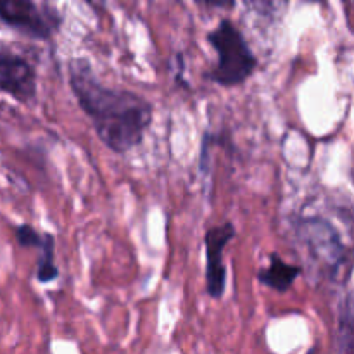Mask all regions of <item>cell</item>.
Here are the masks:
<instances>
[{"instance_id":"obj_11","label":"cell","mask_w":354,"mask_h":354,"mask_svg":"<svg viewBox=\"0 0 354 354\" xmlns=\"http://www.w3.org/2000/svg\"><path fill=\"white\" fill-rule=\"evenodd\" d=\"M44 235L45 234H40V232H37L30 225H19L16 228V241L21 248L37 249L41 244V241H44Z\"/></svg>"},{"instance_id":"obj_13","label":"cell","mask_w":354,"mask_h":354,"mask_svg":"<svg viewBox=\"0 0 354 354\" xmlns=\"http://www.w3.org/2000/svg\"><path fill=\"white\" fill-rule=\"evenodd\" d=\"M342 3H344V10H346V19H348V26L349 30H351V0H342Z\"/></svg>"},{"instance_id":"obj_4","label":"cell","mask_w":354,"mask_h":354,"mask_svg":"<svg viewBox=\"0 0 354 354\" xmlns=\"http://www.w3.org/2000/svg\"><path fill=\"white\" fill-rule=\"evenodd\" d=\"M0 21L19 33L48 40L61 24V17L35 0H0Z\"/></svg>"},{"instance_id":"obj_1","label":"cell","mask_w":354,"mask_h":354,"mask_svg":"<svg viewBox=\"0 0 354 354\" xmlns=\"http://www.w3.org/2000/svg\"><path fill=\"white\" fill-rule=\"evenodd\" d=\"M68 73L69 86L80 107L109 151L124 154L142 144L154 114L152 104L145 97L106 86L85 57L71 59Z\"/></svg>"},{"instance_id":"obj_9","label":"cell","mask_w":354,"mask_h":354,"mask_svg":"<svg viewBox=\"0 0 354 354\" xmlns=\"http://www.w3.org/2000/svg\"><path fill=\"white\" fill-rule=\"evenodd\" d=\"M37 249H40V258H38L37 263L38 282H54L59 277V270L54 263V235L45 234L44 241H41V244Z\"/></svg>"},{"instance_id":"obj_3","label":"cell","mask_w":354,"mask_h":354,"mask_svg":"<svg viewBox=\"0 0 354 354\" xmlns=\"http://www.w3.org/2000/svg\"><path fill=\"white\" fill-rule=\"evenodd\" d=\"M296 235L320 275L339 280L342 272L349 273V252L334 225L324 218H304L297 223Z\"/></svg>"},{"instance_id":"obj_5","label":"cell","mask_w":354,"mask_h":354,"mask_svg":"<svg viewBox=\"0 0 354 354\" xmlns=\"http://www.w3.org/2000/svg\"><path fill=\"white\" fill-rule=\"evenodd\" d=\"M0 93L23 104L33 102L37 97V71L33 64L16 54L0 48Z\"/></svg>"},{"instance_id":"obj_12","label":"cell","mask_w":354,"mask_h":354,"mask_svg":"<svg viewBox=\"0 0 354 354\" xmlns=\"http://www.w3.org/2000/svg\"><path fill=\"white\" fill-rule=\"evenodd\" d=\"M199 2H203L207 7H214V9L228 10L235 7V0H199Z\"/></svg>"},{"instance_id":"obj_6","label":"cell","mask_w":354,"mask_h":354,"mask_svg":"<svg viewBox=\"0 0 354 354\" xmlns=\"http://www.w3.org/2000/svg\"><path fill=\"white\" fill-rule=\"evenodd\" d=\"M235 237L232 221L213 227L204 235L206 245V290L213 299H221L227 290V266L223 263V251Z\"/></svg>"},{"instance_id":"obj_8","label":"cell","mask_w":354,"mask_h":354,"mask_svg":"<svg viewBox=\"0 0 354 354\" xmlns=\"http://www.w3.org/2000/svg\"><path fill=\"white\" fill-rule=\"evenodd\" d=\"M354 349V318H353V294L348 292L339 310L337 324V351L353 353Z\"/></svg>"},{"instance_id":"obj_10","label":"cell","mask_w":354,"mask_h":354,"mask_svg":"<svg viewBox=\"0 0 354 354\" xmlns=\"http://www.w3.org/2000/svg\"><path fill=\"white\" fill-rule=\"evenodd\" d=\"M245 7L265 19L277 21L287 12L290 0H244Z\"/></svg>"},{"instance_id":"obj_7","label":"cell","mask_w":354,"mask_h":354,"mask_svg":"<svg viewBox=\"0 0 354 354\" xmlns=\"http://www.w3.org/2000/svg\"><path fill=\"white\" fill-rule=\"evenodd\" d=\"M301 273H303V268L299 265H290V263L283 261L279 254L273 252L270 256L268 266L258 272V280L263 286L270 287L277 292H286L296 282Z\"/></svg>"},{"instance_id":"obj_2","label":"cell","mask_w":354,"mask_h":354,"mask_svg":"<svg viewBox=\"0 0 354 354\" xmlns=\"http://www.w3.org/2000/svg\"><path fill=\"white\" fill-rule=\"evenodd\" d=\"M207 41L218 54V62L206 78L220 86H237L258 69V57L232 21L223 19L207 33Z\"/></svg>"}]
</instances>
